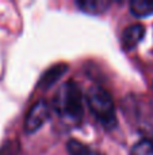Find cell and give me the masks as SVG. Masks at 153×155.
<instances>
[{
	"mask_svg": "<svg viewBox=\"0 0 153 155\" xmlns=\"http://www.w3.org/2000/svg\"><path fill=\"white\" fill-rule=\"evenodd\" d=\"M53 109L61 118L77 124L84 117V98L80 86L75 80H67L54 94Z\"/></svg>",
	"mask_w": 153,
	"mask_h": 155,
	"instance_id": "1",
	"label": "cell"
},
{
	"mask_svg": "<svg viewBox=\"0 0 153 155\" xmlns=\"http://www.w3.org/2000/svg\"><path fill=\"white\" fill-rule=\"evenodd\" d=\"M86 101L91 113L106 129H113L117 127L115 104L106 88L102 86H92L86 94Z\"/></svg>",
	"mask_w": 153,
	"mask_h": 155,
	"instance_id": "2",
	"label": "cell"
},
{
	"mask_svg": "<svg viewBox=\"0 0 153 155\" xmlns=\"http://www.w3.org/2000/svg\"><path fill=\"white\" fill-rule=\"evenodd\" d=\"M50 112L52 107L45 99H39V101L35 102L30 107V110L26 114V118H24V124H23L24 134L26 135L35 134L49 120Z\"/></svg>",
	"mask_w": 153,
	"mask_h": 155,
	"instance_id": "3",
	"label": "cell"
},
{
	"mask_svg": "<svg viewBox=\"0 0 153 155\" xmlns=\"http://www.w3.org/2000/svg\"><path fill=\"white\" fill-rule=\"evenodd\" d=\"M145 31H146L145 26L140 23L127 26L121 34L122 48L125 51H133V49H136L138 46V44L145 37Z\"/></svg>",
	"mask_w": 153,
	"mask_h": 155,
	"instance_id": "4",
	"label": "cell"
},
{
	"mask_svg": "<svg viewBox=\"0 0 153 155\" xmlns=\"http://www.w3.org/2000/svg\"><path fill=\"white\" fill-rule=\"evenodd\" d=\"M68 67L67 64H57V65H53L50 67L45 74L41 78L39 83H38V87L41 88H49L57 82L65 72H67Z\"/></svg>",
	"mask_w": 153,
	"mask_h": 155,
	"instance_id": "5",
	"label": "cell"
},
{
	"mask_svg": "<svg viewBox=\"0 0 153 155\" xmlns=\"http://www.w3.org/2000/svg\"><path fill=\"white\" fill-rule=\"evenodd\" d=\"M76 5L79 7V10L86 14L100 15V14H105L110 8L111 3L106 2V0H84V2H77Z\"/></svg>",
	"mask_w": 153,
	"mask_h": 155,
	"instance_id": "6",
	"label": "cell"
},
{
	"mask_svg": "<svg viewBox=\"0 0 153 155\" xmlns=\"http://www.w3.org/2000/svg\"><path fill=\"white\" fill-rule=\"evenodd\" d=\"M130 12L136 18H146L153 14V0H137L129 4Z\"/></svg>",
	"mask_w": 153,
	"mask_h": 155,
	"instance_id": "7",
	"label": "cell"
},
{
	"mask_svg": "<svg viewBox=\"0 0 153 155\" xmlns=\"http://www.w3.org/2000/svg\"><path fill=\"white\" fill-rule=\"evenodd\" d=\"M67 151L69 155H100L99 153L94 151L91 147H88L87 144L81 143L80 140L70 139L67 143Z\"/></svg>",
	"mask_w": 153,
	"mask_h": 155,
	"instance_id": "8",
	"label": "cell"
},
{
	"mask_svg": "<svg viewBox=\"0 0 153 155\" xmlns=\"http://www.w3.org/2000/svg\"><path fill=\"white\" fill-rule=\"evenodd\" d=\"M130 155H153V140L142 139L133 144Z\"/></svg>",
	"mask_w": 153,
	"mask_h": 155,
	"instance_id": "9",
	"label": "cell"
},
{
	"mask_svg": "<svg viewBox=\"0 0 153 155\" xmlns=\"http://www.w3.org/2000/svg\"><path fill=\"white\" fill-rule=\"evenodd\" d=\"M0 155H19V144L15 140H7L0 147Z\"/></svg>",
	"mask_w": 153,
	"mask_h": 155,
	"instance_id": "10",
	"label": "cell"
}]
</instances>
